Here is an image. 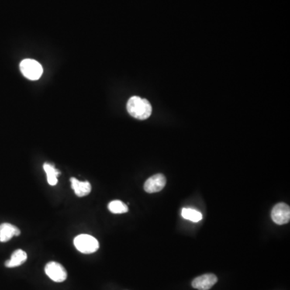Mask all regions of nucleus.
Wrapping results in <instances>:
<instances>
[{"label":"nucleus","instance_id":"f257e3e1","mask_svg":"<svg viewBox=\"0 0 290 290\" xmlns=\"http://www.w3.org/2000/svg\"><path fill=\"white\" fill-rule=\"evenodd\" d=\"M127 110L131 116L144 120L150 117L152 114V106L147 99L133 96L128 100Z\"/></svg>","mask_w":290,"mask_h":290},{"label":"nucleus","instance_id":"f03ea898","mask_svg":"<svg viewBox=\"0 0 290 290\" xmlns=\"http://www.w3.org/2000/svg\"><path fill=\"white\" fill-rule=\"evenodd\" d=\"M74 246L83 254H91L99 248V243L95 238L90 235H79L74 239Z\"/></svg>","mask_w":290,"mask_h":290},{"label":"nucleus","instance_id":"7ed1b4c3","mask_svg":"<svg viewBox=\"0 0 290 290\" xmlns=\"http://www.w3.org/2000/svg\"><path fill=\"white\" fill-rule=\"evenodd\" d=\"M21 73L29 80H38L43 74L42 65L32 59H25L19 65Z\"/></svg>","mask_w":290,"mask_h":290},{"label":"nucleus","instance_id":"20e7f679","mask_svg":"<svg viewBox=\"0 0 290 290\" xmlns=\"http://www.w3.org/2000/svg\"><path fill=\"white\" fill-rule=\"evenodd\" d=\"M45 271L46 275L55 282H63L67 278V272L66 268L57 262L52 261L48 263Z\"/></svg>","mask_w":290,"mask_h":290},{"label":"nucleus","instance_id":"39448f33","mask_svg":"<svg viewBox=\"0 0 290 290\" xmlns=\"http://www.w3.org/2000/svg\"><path fill=\"white\" fill-rule=\"evenodd\" d=\"M271 217L277 224H286L290 220L289 206L285 203L277 204L272 210Z\"/></svg>","mask_w":290,"mask_h":290},{"label":"nucleus","instance_id":"423d86ee","mask_svg":"<svg viewBox=\"0 0 290 290\" xmlns=\"http://www.w3.org/2000/svg\"><path fill=\"white\" fill-rule=\"evenodd\" d=\"M166 185V178L163 174H157L149 177L147 181H145L143 189L149 194L160 192L162 191Z\"/></svg>","mask_w":290,"mask_h":290},{"label":"nucleus","instance_id":"0eeeda50","mask_svg":"<svg viewBox=\"0 0 290 290\" xmlns=\"http://www.w3.org/2000/svg\"><path fill=\"white\" fill-rule=\"evenodd\" d=\"M218 278L215 274L208 273L196 277L192 281V286L198 290H209L216 284Z\"/></svg>","mask_w":290,"mask_h":290},{"label":"nucleus","instance_id":"6e6552de","mask_svg":"<svg viewBox=\"0 0 290 290\" xmlns=\"http://www.w3.org/2000/svg\"><path fill=\"white\" fill-rule=\"evenodd\" d=\"M20 235L19 228L11 224V223H2L0 225V242L5 243L9 241L14 236Z\"/></svg>","mask_w":290,"mask_h":290},{"label":"nucleus","instance_id":"1a4fd4ad","mask_svg":"<svg viewBox=\"0 0 290 290\" xmlns=\"http://www.w3.org/2000/svg\"><path fill=\"white\" fill-rule=\"evenodd\" d=\"M70 181H71L72 189L74 190L77 196H87L91 193V185L89 181H80L75 177H71Z\"/></svg>","mask_w":290,"mask_h":290},{"label":"nucleus","instance_id":"9d476101","mask_svg":"<svg viewBox=\"0 0 290 290\" xmlns=\"http://www.w3.org/2000/svg\"><path fill=\"white\" fill-rule=\"evenodd\" d=\"M27 259H28V255L25 251L18 249L12 253L10 260L5 262V266L7 267H18V266L22 265L26 261Z\"/></svg>","mask_w":290,"mask_h":290},{"label":"nucleus","instance_id":"9b49d317","mask_svg":"<svg viewBox=\"0 0 290 290\" xmlns=\"http://www.w3.org/2000/svg\"><path fill=\"white\" fill-rule=\"evenodd\" d=\"M44 170L47 175L48 182L50 185H56L57 184V177L60 175V172L55 168L53 164L45 163L43 166Z\"/></svg>","mask_w":290,"mask_h":290},{"label":"nucleus","instance_id":"f8f14e48","mask_svg":"<svg viewBox=\"0 0 290 290\" xmlns=\"http://www.w3.org/2000/svg\"><path fill=\"white\" fill-rule=\"evenodd\" d=\"M181 216L187 220L194 222H200L202 219V213L197 210L191 208H183L181 211Z\"/></svg>","mask_w":290,"mask_h":290},{"label":"nucleus","instance_id":"ddd939ff","mask_svg":"<svg viewBox=\"0 0 290 290\" xmlns=\"http://www.w3.org/2000/svg\"><path fill=\"white\" fill-rule=\"evenodd\" d=\"M108 210L113 214L127 213L128 211V205L119 200H114L108 205Z\"/></svg>","mask_w":290,"mask_h":290}]
</instances>
